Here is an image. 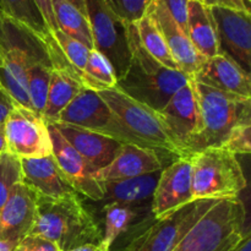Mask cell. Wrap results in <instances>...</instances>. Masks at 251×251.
I'll use <instances>...</instances> for the list:
<instances>
[{"label":"cell","instance_id":"obj_1","mask_svg":"<svg viewBox=\"0 0 251 251\" xmlns=\"http://www.w3.org/2000/svg\"><path fill=\"white\" fill-rule=\"evenodd\" d=\"M53 34L47 38L0 12V87L16 104L31 109L27 75L38 64L53 65Z\"/></svg>","mask_w":251,"mask_h":251},{"label":"cell","instance_id":"obj_2","mask_svg":"<svg viewBox=\"0 0 251 251\" xmlns=\"http://www.w3.org/2000/svg\"><path fill=\"white\" fill-rule=\"evenodd\" d=\"M28 234L46 238L60 251H68L86 244L98 245L103 232L78 194L73 193L56 199L37 196L36 217Z\"/></svg>","mask_w":251,"mask_h":251},{"label":"cell","instance_id":"obj_3","mask_svg":"<svg viewBox=\"0 0 251 251\" xmlns=\"http://www.w3.org/2000/svg\"><path fill=\"white\" fill-rule=\"evenodd\" d=\"M127 38L130 63L115 87L159 112L191 77L180 70H171L152 58L142 47L135 24H127Z\"/></svg>","mask_w":251,"mask_h":251},{"label":"cell","instance_id":"obj_4","mask_svg":"<svg viewBox=\"0 0 251 251\" xmlns=\"http://www.w3.org/2000/svg\"><path fill=\"white\" fill-rule=\"evenodd\" d=\"M194 82L199 107V130L186 147V157L211 147H221L233 129L251 124V98L223 93Z\"/></svg>","mask_w":251,"mask_h":251},{"label":"cell","instance_id":"obj_5","mask_svg":"<svg viewBox=\"0 0 251 251\" xmlns=\"http://www.w3.org/2000/svg\"><path fill=\"white\" fill-rule=\"evenodd\" d=\"M250 234L239 198L218 200L172 251H232Z\"/></svg>","mask_w":251,"mask_h":251},{"label":"cell","instance_id":"obj_6","mask_svg":"<svg viewBox=\"0 0 251 251\" xmlns=\"http://www.w3.org/2000/svg\"><path fill=\"white\" fill-rule=\"evenodd\" d=\"M188 157L194 200L234 199L247 188L242 164L223 147L205 149Z\"/></svg>","mask_w":251,"mask_h":251},{"label":"cell","instance_id":"obj_7","mask_svg":"<svg viewBox=\"0 0 251 251\" xmlns=\"http://www.w3.org/2000/svg\"><path fill=\"white\" fill-rule=\"evenodd\" d=\"M97 93L142 146L173 154L176 158L181 157L157 110L125 95L117 87Z\"/></svg>","mask_w":251,"mask_h":251},{"label":"cell","instance_id":"obj_8","mask_svg":"<svg viewBox=\"0 0 251 251\" xmlns=\"http://www.w3.org/2000/svg\"><path fill=\"white\" fill-rule=\"evenodd\" d=\"M217 201V199L194 200L158 220H153L151 225L132 238L124 250L172 251L186 232Z\"/></svg>","mask_w":251,"mask_h":251},{"label":"cell","instance_id":"obj_9","mask_svg":"<svg viewBox=\"0 0 251 251\" xmlns=\"http://www.w3.org/2000/svg\"><path fill=\"white\" fill-rule=\"evenodd\" d=\"M85 4L93 49L109 60L119 80L126 71L131 56L127 24L118 17L103 0H85Z\"/></svg>","mask_w":251,"mask_h":251},{"label":"cell","instance_id":"obj_10","mask_svg":"<svg viewBox=\"0 0 251 251\" xmlns=\"http://www.w3.org/2000/svg\"><path fill=\"white\" fill-rule=\"evenodd\" d=\"M56 123L74 125L81 129L98 132L122 144H135L142 146L139 140L130 134L117 119L100 95L85 87L61 112Z\"/></svg>","mask_w":251,"mask_h":251},{"label":"cell","instance_id":"obj_11","mask_svg":"<svg viewBox=\"0 0 251 251\" xmlns=\"http://www.w3.org/2000/svg\"><path fill=\"white\" fill-rule=\"evenodd\" d=\"M6 152L19 159L41 158L51 154L48 123L41 114L15 104L4 123Z\"/></svg>","mask_w":251,"mask_h":251},{"label":"cell","instance_id":"obj_12","mask_svg":"<svg viewBox=\"0 0 251 251\" xmlns=\"http://www.w3.org/2000/svg\"><path fill=\"white\" fill-rule=\"evenodd\" d=\"M217 34L218 50L234 60L250 74L251 68V17L245 10L226 6H208Z\"/></svg>","mask_w":251,"mask_h":251},{"label":"cell","instance_id":"obj_13","mask_svg":"<svg viewBox=\"0 0 251 251\" xmlns=\"http://www.w3.org/2000/svg\"><path fill=\"white\" fill-rule=\"evenodd\" d=\"M193 201L190 158L179 157L159 173L151 199V215L158 220Z\"/></svg>","mask_w":251,"mask_h":251},{"label":"cell","instance_id":"obj_14","mask_svg":"<svg viewBox=\"0 0 251 251\" xmlns=\"http://www.w3.org/2000/svg\"><path fill=\"white\" fill-rule=\"evenodd\" d=\"M51 156L71 188L93 201H102V183L96 180L95 169L69 144L53 124H48Z\"/></svg>","mask_w":251,"mask_h":251},{"label":"cell","instance_id":"obj_15","mask_svg":"<svg viewBox=\"0 0 251 251\" xmlns=\"http://www.w3.org/2000/svg\"><path fill=\"white\" fill-rule=\"evenodd\" d=\"M158 113L181 157H186V147L198 132L200 122L193 80L179 88Z\"/></svg>","mask_w":251,"mask_h":251},{"label":"cell","instance_id":"obj_16","mask_svg":"<svg viewBox=\"0 0 251 251\" xmlns=\"http://www.w3.org/2000/svg\"><path fill=\"white\" fill-rule=\"evenodd\" d=\"M146 14L158 27L179 69L191 77L201 68L206 59L196 51L188 34L176 25L168 10L159 0L150 1Z\"/></svg>","mask_w":251,"mask_h":251},{"label":"cell","instance_id":"obj_17","mask_svg":"<svg viewBox=\"0 0 251 251\" xmlns=\"http://www.w3.org/2000/svg\"><path fill=\"white\" fill-rule=\"evenodd\" d=\"M163 168L161 151L135 144H122L114 159L95 172V178L102 183L157 173Z\"/></svg>","mask_w":251,"mask_h":251},{"label":"cell","instance_id":"obj_18","mask_svg":"<svg viewBox=\"0 0 251 251\" xmlns=\"http://www.w3.org/2000/svg\"><path fill=\"white\" fill-rule=\"evenodd\" d=\"M191 80L223 93L242 98H251L250 74L243 70L225 54L208 58L191 76Z\"/></svg>","mask_w":251,"mask_h":251},{"label":"cell","instance_id":"obj_19","mask_svg":"<svg viewBox=\"0 0 251 251\" xmlns=\"http://www.w3.org/2000/svg\"><path fill=\"white\" fill-rule=\"evenodd\" d=\"M36 198L22 181L14 186L0 211V240H21L31 232L36 217Z\"/></svg>","mask_w":251,"mask_h":251},{"label":"cell","instance_id":"obj_20","mask_svg":"<svg viewBox=\"0 0 251 251\" xmlns=\"http://www.w3.org/2000/svg\"><path fill=\"white\" fill-rule=\"evenodd\" d=\"M66 141L88 162L95 171L104 168L117 156L122 142L105 135L69 124H53Z\"/></svg>","mask_w":251,"mask_h":251},{"label":"cell","instance_id":"obj_21","mask_svg":"<svg viewBox=\"0 0 251 251\" xmlns=\"http://www.w3.org/2000/svg\"><path fill=\"white\" fill-rule=\"evenodd\" d=\"M20 163L22 183L37 196L56 199L76 193L58 168L51 154L41 158L20 159Z\"/></svg>","mask_w":251,"mask_h":251},{"label":"cell","instance_id":"obj_22","mask_svg":"<svg viewBox=\"0 0 251 251\" xmlns=\"http://www.w3.org/2000/svg\"><path fill=\"white\" fill-rule=\"evenodd\" d=\"M83 88L80 74L71 68H53L48 97L42 117L48 124L58 122L59 115Z\"/></svg>","mask_w":251,"mask_h":251},{"label":"cell","instance_id":"obj_23","mask_svg":"<svg viewBox=\"0 0 251 251\" xmlns=\"http://www.w3.org/2000/svg\"><path fill=\"white\" fill-rule=\"evenodd\" d=\"M186 34L196 51L205 59L220 53L215 21L210 7L202 0H189Z\"/></svg>","mask_w":251,"mask_h":251},{"label":"cell","instance_id":"obj_24","mask_svg":"<svg viewBox=\"0 0 251 251\" xmlns=\"http://www.w3.org/2000/svg\"><path fill=\"white\" fill-rule=\"evenodd\" d=\"M159 173H151L135 178L102 181V202H120L140 206L152 199Z\"/></svg>","mask_w":251,"mask_h":251},{"label":"cell","instance_id":"obj_25","mask_svg":"<svg viewBox=\"0 0 251 251\" xmlns=\"http://www.w3.org/2000/svg\"><path fill=\"white\" fill-rule=\"evenodd\" d=\"M144 208L141 206L126 205L120 202H104L102 212L104 215V232L98 244L100 251H112L113 245L124 233L129 230Z\"/></svg>","mask_w":251,"mask_h":251},{"label":"cell","instance_id":"obj_26","mask_svg":"<svg viewBox=\"0 0 251 251\" xmlns=\"http://www.w3.org/2000/svg\"><path fill=\"white\" fill-rule=\"evenodd\" d=\"M54 19L59 31L93 49L92 34L87 16L66 0H51Z\"/></svg>","mask_w":251,"mask_h":251},{"label":"cell","instance_id":"obj_27","mask_svg":"<svg viewBox=\"0 0 251 251\" xmlns=\"http://www.w3.org/2000/svg\"><path fill=\"white\" fill-rule=\"evenodd\" d=\"M135 26H136V31L142 47L152 58L156 59L158 63L171 70H180L178 64L172 56L158 27L156 26L153 20L149 15L145 14L139 21L135 22Z\"/></svg>","mask_w":251,"mask_h":251},{"label":"cell","instance_id":"obj_28","mask_svg":"<svg viewBox=\"0 0 251 251\" xmlns=\"http://www.w3.org/2000/svg\"><path fill=\"white\" fill-rule=\"evenodd\" d=\"M80 78L83 87L95 92L114 88L118 81L112 64L96 49L90 50L87 63Z\"/></svg>","mask_w":251,"mask_h":251},{"label":"cell","instance_id":"obj_29","mask_svg":"<svg viewBox=\"0 0 251 251\" xmlns=\"http://www.w3.org/2000/svg\"><path fill=\"white\" fill-rule=\"evenodd\" d=\"M0 12L31 28L43 38L50 34L34 0H0Z\"/></svg>","mask_w":251,"mask_h":251},{"label":"cell","instance_id":"obj_30","mask_svg":"<svg viewBox=\"0 0 251 251\" xmlns=\"http://www.w3.org/2000/svg\"><path fill=\"white\" fill-rule=\"evenodd\" d=\"M53 66L48 64H38L29 69L27 75V93L33 112L37 114L43 113L48 97L49 83Z\"/></svg>","mask_w":251,"mask_h":251},{"label":"cell","instance_id":"obj_31","mask_svg":"<svg viewBox=\"0 0 251 251\" xmlns=\"http://www.w3.org/2000/svg\"><path fill=\"white\" fill-rule=\"evenodd\" d=\"M21 181L20 159L9 152L0 154V211L9 199L14 186Z\"/></svg>","mask_w":251,"mask_h":251},{"label":"cell","instance_id":"obj_32","mask_svg":"<svg viewBox=\"0 0 251 251\" xmlns=\"http://www.w3.org/2000/svg\"><path fill=\"white\" fill-rule=\"evenodd\" d=\"M51 34H53L56 44L60 48L61 53L64 54L66 60L69 61V64L81 75L82 70L85 69L86 63H87L88 54H90L91 49H88L85 44L80 43L76 39L70 38L59 29H56Z\"/></svg>","mask_w":251,"mask_h":251},{"label":"cell","instance_id":"obj_33","mask_svg":"<svg viewBox=\"0 0 251 251\" xmlns=\"http://www.w3.org/2000/svg\"><path fill=\"white\" fill-rule=\"evenodd\" d=\"M104 4L126 24L139 21L149 7L151 0H103Z\"/></svg>","mask_w":251,"mask_h":251},{"label":"cell","instance_id":"obj_34","mask_svg":"<svg viewBox=\"0 0 251 251\" xmlns=\"http://www.w3.org/2000/svg\"><path fill=\"white\" fill-rule=\"evenodd\" d=\"M251 124H243L232 130L221 147L233 154H250L251 152Z\"/></svg>","mask_w":251,"mask_h":251},{"label":"cell","instance_id":"obj_35","mask_svg":"<svg viewBox=\"0 0 251 251\" xmlns=\"http://www.w3.org/2000/svg\"><path fill=\"white\" fill-rule=\"evenodd\" d=\"M12 251H60L50 240L39 235L27 234L17 243Z\"/></svg>","mask_w":251,"mask_h":251},{"label":"cell","instance_id":"obj_36","mask_svg":"<svg viewBox=\"0 0 251 251\" xmlns=\"http://www.w3.org/2000/svg\"><path fill=\"white\" fill-rule=\"evenodd\" d=\"M159 1L166 6L176 25L186 33L189 0H159Z\"/></svg>","mask_w":251,"mask_h":251},{"label":"cell","instance_id":"obj_37","mask_svg":"<svg viewBox=\"0 0 251 251\" xmlns=\"http://www.w3.org/2000/svg\"><path fill=\"white\" fill-rule=\"evenodd\" d=\"M34 1H36L38 9L41 10L42 16H43L44 21H46L50 33L55 32L56 29H58V27H56L55 19H54L53 7H51V0H34Z\"/></svg>","mask_w":251,"mask_h":251},{"label":"cell","instance_id":"obj_38","mask_svg":"<svg viewBox=\"0 0 251 251\" xmlns=\"http://www.w3.org/2000/svg\"><path fill=\"white\" fill-rule=\"evenodd\" d=\"M16 103L10 98V96L0 87V124H4L7 115L11 112Z\"/></svg>","mask_w":251,"mask_h":251},{"label":"cell","instance_id":"obj_39","mask_svg":"<svg viewBox=\"0 0 251 251\" xmlns=\"http://www.w3.org/2000/svg\"><path fill=\"white\" fill-rule=\"evenodd\" d=\"M202 2L205 5H207V6H226L248 11L245 9L243 0H202Z\"/></svg>","mask_w":251,"mask_h":251},{"label":"cell","instance_id":"obj_40","mask_svg":"<svg viewBox=\"0 0 251 251\" xmlns=\"http://www.w3.org/2000/svg\"><path fill=\"white\" fill-rule=\"evenodd\" d=\"M232 251H251V235H247Z\"/></svg>","mask_w":251,"mask_h":251},{"label":"cell","instance_id":"obj_41","mask_svg":"<svg viewBox=\"0 0 251 251\" xmlns=\"http://www.w3.org/2000/svg\"><path fill=\"white\" fill-rule=\"evenodd\" d=\"M20 240H0V251H12L17 245Z\"/></svg>","mask_w":251,"mask_h":251},{"label":"cell","instance_id":"obj_42","mask_svg":"<svg viewBox=\"0 0 251 251\" xmlns=\"http://www.w3.org/2000/svg\"><path fill=\"white\" fill-rule=\"evenodd\" d=\"M68 251H100L98 245L95 244H86V245H81V247L74 248V249L68 250Z\"/></svg>","mask_w":251,"mask_h":251},{"label":"cell","instance_id":"obj_43","mask_svg":"<svg viewBox=\"0 0 251 251\" xmlns=\"http://www.w3.org/2000/svg\"><path fill=\"white\" fill-rule=\"evenodd\" d=\"M6 152V141H5L4 124H0V154Z\"/></svg>","mask_w":251,"mask_h":251},{"label":"cell","instance_id":"obj_44","mask_svg":"<svg viewBox=\"0 0 251 251\" xmlns=\"http://www.w3.org/2000/svg\"><path fill=\"white\" fill-rule=\"evenodd\" d=\"M66 1H69L70 4H73L74 6L76 7V9L80 10L82 14L86 15V4H85V0H66ZM87 16V15H86Z\"/></svg>","mask_w":251,"mask_h":251},{"label":"cell","instance_id":"obj_45","mask_svg":"<svg viewBox=\"0 0 251 251\" xmlns=\"http://www.w3.org/2000/svg\"><path fill=\"white\" fill-rule=\"evenodd\" d=\"M243 2H244V6H245V9H247L248 11L250 12V5H251V0H243Z\"/></svg>","mask_w":251,"mask_h":251}]
</instances>
